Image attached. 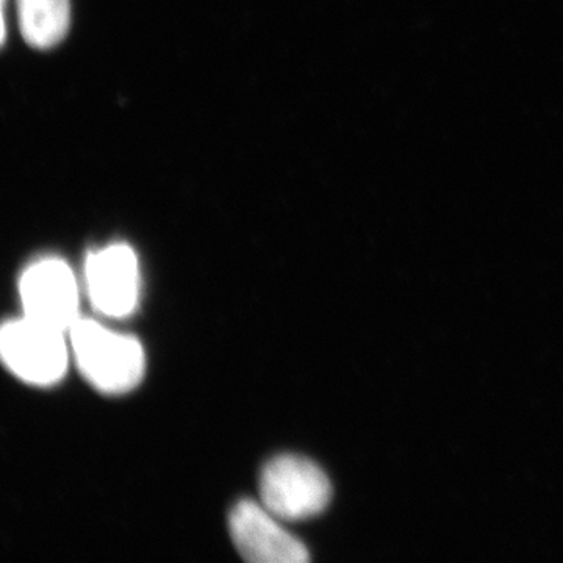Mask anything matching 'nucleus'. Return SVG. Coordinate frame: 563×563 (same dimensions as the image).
I'll list each match as a JSON object with an SVG mask.
<instances>
[{"instance_id": "obj_4", "label": "nucleus", "mask_w": 563, "mask_h": 563, "mask_svg": "<svg viewBox=\"0 0 563 563\" xmlns=\"http://www.w3.org/2000/svg\"><path fill=\"white\" fill-rule=\"evenodd\" d=\"M24 317L69 332L79 320V285L68 263L57 257L32 263L20 280Z\"/></svg>"}, {"instance_id": "obj_5", "label": "nucleus", "mask_w": 563, "mask_h": 563, "mask_svg": "<svg viewBox=\"0 0 563 563\" xmlns=\"http://www.w3.org/2000/svg\"><path fill=\"white\" fill-rule=\"evenodd\" d=\"M85 280L92 307L111 318L132 314L140 299V265L129 244L92 251L85 262Z\"/></svg>"}, {"instance_id": "obj_1", "label": "nucleus", "mask_w": 563, "mask_h": 563, "mask_svg": "<svg viewBox=\"0 0 563 563\" xmlns=\"http://www.w3.org/2000/svg\"><path fill=\"white\" fill-rule=\"evenodd\" d=\"M74 358L85 379L109 395L131 391L144 376L143 346L131 335L110 331L101 322L79 318L69 329Z\"/></svg>"}, {"instance_id": "obj_6", "label": "nucleus", "mask_w": 563, "mask_h": 563, "mask_svg": "<svg viewBox=\"0 0 563 563\" xmlns=\"http://www.w3.org/2000/svg\"><path fill=\"white\" fill-rule=\"evenodd\" d=\"M229 529L236 550L246 561L255 563H306L307 548L285 531L265 507L242 501L233 507Z\"/></svg>"}, {"instance_id": "obj_2", "label": "nucleus", "mask_w": 563, "mask_h": 563, "mask_svg": "<svg viewBox=\"0 0 563 563\" xmlns=\"http://www.w3.org/2000/svg\"><path fill=\"white\" fill-rule=\"evenodd\" d=\"M332 487L317 463L299 455H279L263 468V507L282 520H306L331 501Z\"/></svg>"}, {"instance_id": "obj_3", "label": "nucleus", "mask_w": 563, "mask_h": 563, "mask_svg": "<svg viewBox=\"0 0 563 563\" xmlns=\"http://www.w3.org/2000/svg\"><path fill=\"white\" fill-rule=\"evenodd\" d=\"M66 333L27 317L5 322L0 332L2 361L24 383L57 384L68 368Z\"/></svg>"}, {"instance_id": "obj_7", "label": "nucleus", "mask_w": 563, "mask_h": 563, "mask_svg": "<svg viewBox=\"0 0 563 563\" xmlns=\"http://www.w3.org/2000/svg\"><path fill=\"white\" fill-rule=\"evenodd\" d=\"M18 11L22 35L33 47L55 46L68 32L69 0H18Z\"/></svg>"}]
</instances>
